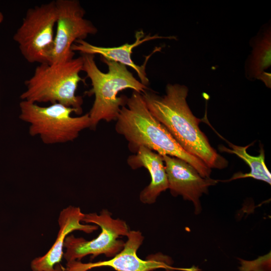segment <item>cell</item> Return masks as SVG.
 <instances>
[{"mask_svg": "<svg viewBox=\"0 0 271 271\" xmlns=\"http://www.w3.org/2000/svg\"><path fill=\"white\" fill-rule=\"evenodd\" d=\"M4 20L3 14L0 12V24L3 22Z\"/></svg>", "mask_w": 271, "mask_h": 271, "instance_id": "18", "label": "cell"}, {"mask_svg": "<svg viewBox=\"0 0 271 271\" xmlns=\"http://www.w3.org/2000/svg\"><path fill=\"white\" fill-rule=\"evenodd\" d=\"M258 80L261 81L265 85L268 87H271V74L270 73L265 71L258 78Z\"/></svg>", "mask_w": 271, "mask_h": 271, "instance_id": "16", "label": "cell"}, {"mask_svg": "<svg viewBox=\"0 0 271 271\" xmlns=\"http://www.w3.org/2000/svg\"><path fill=\"white\" fill-rule=\"evenodd\" d=\"M127 163L132 169L146 168L150 175L151 182L140 194V200L142 203H155L161 193L168 189L164 162L161 155L141 147L136 154L128 157Z\"/></svg>", "mask_w": 271, "mask_h": 271, "instance_id": "13", "label": "cell"}, {"mask_svg": "<svg viewBox=\"0 0 271 271\" xmlns=\"http://www.w3.org/2000/svg\"><path fill=\"white\" fill-rule=\"evenodd\" d=\"M81 56L82 71L86 73L92 85L87 93L94 95L93 103L88 112L90 129H95L101 120H116L121 107L125 105L127 97L125 95L117 96L120 91L129 88L142 94L149 89L124 65L101 57L108 69L107 72L104 73L98 68L94 55L82 54Z\"/></svg>", "mask_w": 271, "mask_h": 271, "instance_id": "3", "label": "cell"}, {"mask_svg": "<svg viewBox=\"0 0 271 271\" xmlns=\"http://www.w3.org/2000/svg\"><path fill=\"white\" fill-rule=\"evenodd\" d=\"M20 118L29 124V133L39 136L46 145L65 143L75 140L80 132L90 127L88 112L72 116L77 111L59 103L42 106L22 100L19 104Z\"/></svg>", "mask_w": 271, "mask_h": 271, "instance_id": "5", "label": "cell"}, {"mask_svg": "<svg viewBox=\"0 0 271 271\" xmlns=\"http://www.w3.org/2000/svg\"><path fill=\"white\" fill-rule=\"evenodd\" d=\"M82 222L98 225L101 231L96 238L91 240L75 237L73 235H68L64 242V247L66 250L63 254L67 263L80 261L88 255H91V259L100 254L113 257L122 250L125 242L118 238L126 236L130 231L125 221L113 218L110 212L103 209L99 214H85Z\"/></svg>", "mask_w": 271, "mask_h": 271, "instance_id": "7", "label": "cell"}, {"mask_svg": "<svg viewBox=\"0 0 271 271\" xmlns=\"http://www.w3.org/2000/svg\"><path fill=\"white\" fill-rule=\"evenodd\" d=\"M84 214L79 207L72 206H69L61 211L58 220L59 230L56 241L46 254L31 261L32 271H56L54 266L62 260L64 242L68 234L74 230L90 233L98 229L96 225L81 223Z\"/></svg>", "mask_w": 271, "mask_h": 271, "instance_id": "12", "label": "cell"}, {"mask_svg": "<svg viewBox=\"0 0 271 271\" xmlns=\"http://www.w3.org/2000/svg\"><path fill=\"white\" fill-rule=\"evenodd\" d=\"M188 92L185 85L169 83L163 96L149 89L142 95L150 112L185 151L211 169L225 168L227 161L212 147L199 127L201 120L194 116L187 102Z\"/></svg>", "mask_w": 271, "mask_h": 271, "instance_id": "1", "label": "cell"}, {"mask_svg": "<svg viewBox=\"0 0 271 271\" xmlns=\"http://www.w3.org/2000/svg\"><path fill=\"white\" fill-rule=\"evenodd\" d=\"M162 157L171 194L181 195L184 200L192 202L196 213H200V198L217 181L202 177L192 166L181 159L167 155Z\"/></svg>", "mask_w": 271, "mask_h": 271, "instance_id": "10", "label": "cell"}, {"mask_svg": "<svg viewBox=\"0 0 271 271\" xmlns=\"http://www.w3.org/2000/svg\"><path fill=\"white\" fill-rule=\"evenodd\" d=\"M126 237L127 240L122 250L111 259L86 263L73 261L67 263L66 270L87 271L95 267L108 266L116 271H152L158 268L187 271V268L172 266L169 258L162 255L147 260L141 259L137 255V251L144 241L142 233L140 231H129Z\"/></svg>", "mask_w": 271, "mask_h": 271, "instance_id": "9", "label": "cell"}, {"mask_svg": "<svg viewBox=\"0 0 271 271\" xmlns=\"http://www.w3.org/2000/svg\"><path fill=\"white\" fill-rule=\"evenodd\" d=\"M232 150L223 146L219 147L220 151L231 154H234L243 160L250 167V172L243 174L237 173L235 174L230 180L251 177L255 179L261 180L270 185L271 174L265 164L264 152L262 148H260V153L257 156L250 155L247 153L246 149L250 145L240 147L228 143Z\"/></svg>", "mask_w": 271, "mask_h": 271, "instance_id": "15", "label": "cell"}, {"mask_svg": "<svg viewBox=\"0 0 271 271\" xmlns=\"http://www.w3.org/2000/svg\"><path fill=\"white\" fill-rule=\"evenodd\" d=\"M57 18L55 1L27 11L13 39L29 63H51Z\"/></svg>", "mask_w": 271, "mask_h": 271, "instance_id": "6", "label": "cell"}, {"mask_svg": "<svg viewBox=\"0 0 271 271\" xmlns=\"http://www.w3.org/2000/svg\"><path fill=\"white\" fill-rule=\"evenodd\" d=\"M116 131L128 142L136 154L141 147L161 156L181 159L192 166L203 178H210L211 169L199 158L185 151L167 129L150 112L142 94L133 91L120 109L115 125Z\"/></svg>", "mask_w": 271, "mask_h": 271, "instance_id": "2", "label": "cell"}, {"mask_svg": "<svg viewBox=\"0 0 271 271\" xmlns=\"http://www.w3.org/2000/svg\"><path fill=\"white\" fill-rule=\"evenodd\" d=\"M82 56L55 64H40L25 82L26 89L20 95L22 100L38 104L59 103L82 112V97L76 94L79 83L83 81Z\"/></svg>", "mask_w": 271, "mask_h": 271, "instance_id": "4", "label": "cell"}, {"mask_svg": "<svg viewBox=\"0 0 271 271\" xmlns=\"http://www.w3.org/2000/svg\"><path fill=\"white\" fill-rule=\"evenodd\" d=\"M251 52L245 61V78L250 81L259 77L271 66V23L263 24L249 42Z\"/></svg>", "mask_w": 271, "mask_h": 271, "instance_id": "14", "label": "cell"}, {"mask_svg": "<svg viewBox=\"0 0 271 271\" xmlns=\"http://www.w3.org/2000/svg\"><path fill=\"white\" fill-rule=\"evenodd\" d=\"M57 22L50 64L74 58L72 45L76 41L95 35L97 29L84 18L85 12L77 0H56Z\"/></svg>", "mask_w": 271, "mask_h": 271, "instance_id": "8", "label": "cell"}, {"mask_svg": "<svg viewBox=\"0 0 271 271\" xmlns=\"http://www.w3.org/2000/svg\"><path fill=\"white\" fill-rule=\"evenodd\" d=\"M136 40L133 43H125L121 46L113 47H104L92 45L85 40H79L72 46V50L79 51L82 54L100 55L102 58L115 61L125 66H129L136 71L141 83L147 86L149 80L146 72V66L150 57L155 52L160 51L162 47L156 48L153 52L147 56L144 63L139 66L131 59L132 50L134 48L146 42L159 39H176L175 36H162L158 34L145 35L143 30L136 31Z\"/></svg>", "mask_w": 271, "mask_h": 271, "instance_id": "11", "label": "cell"}, {"mask_svg": "<svg viewBox=\"0 0 271 271\" xmlns=\"http://www.w3.org/2000/svg\"><path fill=\"white\" fill-rule=\"evenodd\" d=\"M55 268L56 271H67L66 268L58 265H56Z\"/></svg>", "mask_w": 271, "mask_h": 271, "instance_id": "17", "label": "cell"}]
</instances>
